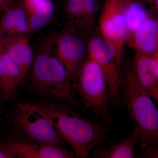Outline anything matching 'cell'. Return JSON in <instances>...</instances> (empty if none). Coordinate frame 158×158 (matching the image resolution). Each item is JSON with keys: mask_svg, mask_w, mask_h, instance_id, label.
I'll return each instance as SVG.
<instances>
[{"mask_svg": "<svg viewBox=\"0 0 158 158\" xmlns=\"http://www.w3.org/2000/svg\"><path fill=\"white\" fill-rule=\"evenodd\" d=\"M19 102L47 119L70 144L77 158H88L94 146L107 139L106 126L82 117L64 103L53 100Z\"/></svg>", "mask_w": 158, "mask_h": 158, "instance_id": "obj_1", "label": "cell"}, {"mask_svg": "<svg viewBox=\"0 0 158 158\" xmlns=\"http://www.w3.org/2000/svg\"><path fill=\"white\" fill-rule=\"evenodd\" d=\"M29 88L34 94L77 106L81 103L64 65L57 56L41 51L34 57Z\"/></svg>", "mask_w": 158, "mask_h": 158, "instance_id": "obj_2", "label": "cell"}, {"mask_svg": "<svg viewBox=\"0 0 158 158\" xmlns=\"http://www.w3.org/2000/svg\"><path fill=\"white\" fill-rule=\"evenodd\" d=\"M120 100L139 133L142 148L158 143V110L152 98L140 86L132 69L123 73Z\"/></svg>", "mask_w": 158, "mask_h": 158, "instance_id": "obj_3", "label": "cell"}, {"mask_svg": "<svg viewBox=\"0 0 158 158\" xmlns=\"http://www.w3.org/2000/svg\"><path fill=\"white\" fill-rule=\"evenodd\" d=\"M72 85L85 107L98 118L106 121L111 120L110 90L103 72L95 61L88 56Z\"/></svg>", "mask_w": 158, "mask_h": 158, "instance_id": "obj_4", "label": "cell"}, {"mask_svg": "<svg viewBox=\"0 0 158 158\" xmlns=\"http://www.w3.org/2000/svg\"><path fill=\"white\" fill-rule=\"evenodd\" d=\"M14 102L15 108L6 116L14 137L37 144L64 146L66 142L47 119L19 101Z\"/></svg>", "mask_w": 158, "mask_h": 158, "instance_id": "obj_5", "label": "cell"}, {"mask_svg": "<svg viewBox=\"0 0 158 158\" xmlns=\"http://www.w3.org/2000/svg\"><path fill=\"white\" fill-rule=\"evenodd\" d=\"M87 43L88 56L98 64L103 72L111 99L114 102L119 100L123 73L121 61L116 49L99 34H91Z\"/></svg>", "mask_w": 158, "mask_h": 158, "instance_id": "obj_6", "label": "cell"}, {"mask_svg": "<svg viewBox=\"0 0 158 158\" xmlns=\"http://www.w3.org/2000/svg\"><path fill=\"white\" fill-rule=\"evenodd\" d=\"M99 34L116 49L122 61L127 34L123 0H105L97 21Z\"/></svg>", "mask_w": 158, "mask_h": 158, "instance_id": "obj_7", "label": "cell"}, {"mask_svg": "<svg viewBox=\"0 0 158 158\" xmlns=\"http://www.w3.org/2000/svg\"><path fill=\"white\" fill-rule=\"evenodd\" d=\"M7 158H73L74 152L64 146L37 144L13 137L0 141Z\"/></svg>", "mask_w": 158, "mask_h": 158, "instance_id": "obj_8", "label": "cell"}, {"mask_svg": "<svg viewBox=\"0 0 158 158\" xmlns=\"http://www.w3.org/2000/svg\"><path fill=\"white\" fill-rule=\"evenodd\" d=\"M57 56L64 65L71 83L88 56V43L78 34L67 32L56 38Z\"/></svg>", "mask_w": 158, "mask_h": 158, "instance_id": "obj_9", "label": "cell"}, {"mask_svg": "<svg viewBox=\"0 0 158 158\" xmlns=\"http://www.w3.org/2000/svg\"><path fill=\"white\" fill-rule=\"evenodd\" d=\"M132 69L141 88L158 104V52L151 55L135 53Z\"/></svg>", "mask_w": 158, "mask_h": 158, "instance_id": "obj_10", "label": "cell"}, {"mask_svg": "<svg viewBox=\"0 0 158 158\" xmlns=\"http://www.w3.org/2000/svg\"><path fill=\"white\" fill-rule=\"evenodd\" d=\"M126 43L135 53L151 55L158 52V19L153 13L132 34Z\"/></svg>", "mask_w": 158, "mask_h": 158, "instance_id": "obj_11", "label": "cell"}, {"mask_svg": "<svg viewBox=\"0 0 158 158\" xmlns=\"http://www.w3.org/2000/svg\"><path fill=\"white\" fill-rule=\"evenodd\" d=\"M3 52L14 61L25 80L34 59L33 50L27 39L23 36L0 37V53Z\"/></svg>", "mask_w": 158, "mask_h": 158, "instance_id": "obj_12", "label": "cell"}, {"mask_svg": "<svg viewBox=\"0 0 158 158\" xmlns=\"http://www.w3.org/2000/svg\"><path fill=\"white\" fill-rule=\"evenodd\" d=\"M23 77L19 68L6 53H0V102L15 100Z\"/></svg>", "mask_w": 158, "mask_h": 158, "instance_id": "obj_13", "label": "cell"}, {"mask_svg": "<svg viewBox=\"0 0 158 158\" xmlns=\"http://www.w3.org/2000/svg\"><path fill=\"white\" fill-rule=\"evenodd\" d=\"M139 133L135 127L126 138L117 141L110 147L106 148L98 145L92 152L91 157L99 158H137L134 148L139 142Z\"/></svg>", "mask_w": 158, "mask_h": 158, "instance_id": "obj_14", "label": "cell"}, {"mask_svg": "<svg viewBox=\"0 0 158 158\" xmlns=\"http://www.w3.org/2000/svg\"><path fill=\"white\" fill-rule=\"evenodd\" d=\"M123 5L127 38L151 15L155 12L148 9L146 6L139 0H123Z\"/></svg>", "mask_w": 158, "mask_h": 158, "instance_id": "obj_15", "label": "cell"}, {"mask_svg": "<svg viewBox=\"0 0 158 158\" xmlns=\"http://www.w3.org/2000/svg\"><path fill=\"white\" fill-rule=\"evenodd\" d=\"M99 0H85L83 11L77 27L89 34L95 33L101 10Z\"/></svg>", "mask_w": 158, "mask_h": 158, "instance_id": "obj_16", "label": "cell"}, {"mask_svg": "<svg viewBox=\"0 0 158 158\" xmlns=\"http://www.w3.org/2000/svg\"><path fill=\"white\" fill-rule=\"evenodd\" d=\"M55 13L54 3L50 0H44L28 18L29 32L43 28L52 18Z\"/></svg>", "mask_w": 158, "mask_h": 158, "instance_id": "obj_17", "label": "cell"}, {"mask_svg": "<svg viewBox=\"0 0 158 158\" xmlns=\"http://www.w3.org/2000/svg\"><path fill=\"white\" fill-rule=\"evenodd\" d=\"M15 25L11 37L23 36L29 32L28 18L25 11L21 8H15Z\"/></svg>", "mask_w": 158, "mask_h": 158, "instance_id": "obj_18", "label": "cell"}, {"mask_svg": "<svg viewBox=\"0 0 158 158\" xmlns=\"http://www.w3.org/2000/svg\"><path fill=\"white\" fill-rule=\"evenodd\" d=\"M85 0H66L65 11L71 23L77 25L81 15Z\"/></svg>", "mask_w": 158, "mask_h": 158, "instance_id": "obj_19", "label": "cell"}, {"mask_svg": "<svg viewBox=\"0 0 158 158\" xmlns=\"http://www.w3.org/2000/svg\"><path fill=\"white\" fill-rule=\"evenodd\" d=\"M44 0H25V8L28 18L42 2Z\"/></svg>", "mask_w": 158, "mask_h": 158, "instance_id": "obj_20", "label": "cell"}, {"mask_svg": "<svg viewBox=\"0 0 158 158\" xmlns=\"http://www.w3.org/2000/svg\"><path fill=\"white\" fill-rule=\"evenodd\" d=\"M144 152L142 156L144 158H158V144H150L143 148Z\"/></svg>", "mask_w": 158, "mask_h": 158, "instance_id": "obj_21", "label": "cell"}, {"mask_svg": "<svg viewBox=\"0 0 158 158\" xmlns=\"http://www.w3.org/2000/svg\"><path fill=\"white\" fill-rule=\"evenodd\" d=\"M145 6H149L150 9L155 13L158 11V0H139Z\"/></svg>", "mask_w": 158, "mask_h": 158, "instance_id": "obj_22", "label": "cell"}, {"mask_svg": "<svg viewBox=\"0 0 158 158\" xmlns=\"http://www.w3.org/2000/svg\"><path fill=\"white\" fill-rule=\"evenodd\" d=\"M7 0H0V9L4 10L6 9V3Z\"/></svg>", "mask_w": 158, "mask_h": 158, "instance_id": "obj_23", "label": "cell"}, {"mask_svg": "<svg viewBox=\"0 0 158 158\" xmlns=\"http://www.w3.org/2000/svg\"><path fill=\"white\" fill-rule=\"evenodd\" d=\"M1 104H2V103L0 102V125H1L2 122L3 116V110L2 109Z\"/></svg>", "mask_w": 158, "mask_h": 158, "instance_id": "obj_24", "label": "cell"}, {"mask_svg": "<svg viewBox=\"0 0 158 158\" xmlns=\"http://www.w3.org/2000/svg\"><path fill=\"white\" fill-rule=\"evenodd\" d=\"M0 158H7L6 155L0 149Z\"/></svg>", "mask_w": 158, "mask_h": 158, "instance_id": "obj_25", "label": "cell"}]
</instances>
